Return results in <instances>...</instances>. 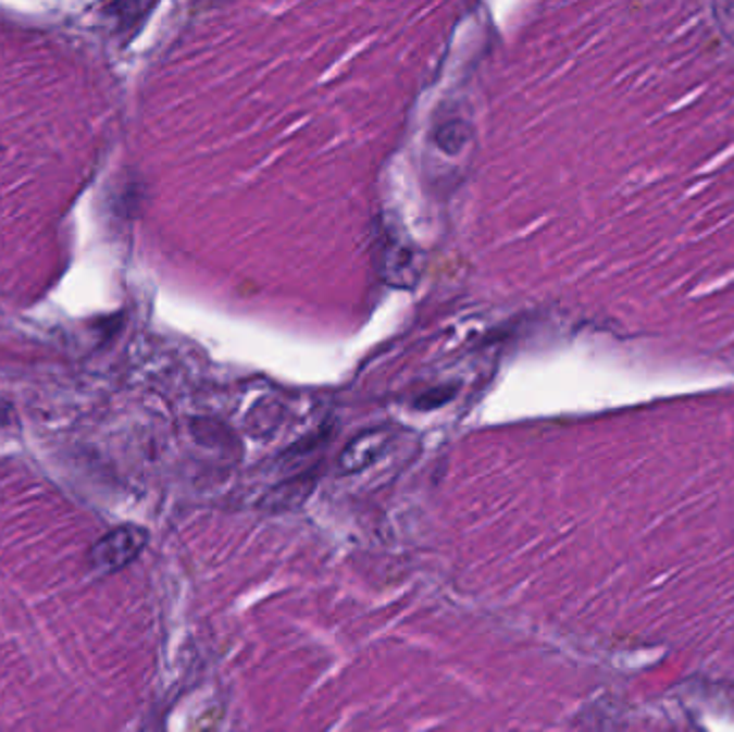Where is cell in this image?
<instances>
[{"label":"cell","mask_w":734,"mask_h":732,"mask_svg":"<svg viewBox=\"0 0 734 732\" xmlns=\"http://www.w3.org/2000/svg\"><path fill=\"white\" fill-rule=\"evenodd\" d=\"M149 544V531L136 524H123L105 533L90 548V566L97 573H114L134 563Z\"/></svg>","instance_id":"6da1fadb"},{"label":"cell","mask_w":734,"mask_h":732,"mask_svg":"<svg viewBox=\"0 0 734 732\" xmlns=\"http://www.w3.org/2000/svg\"><path fill=\"white\" fill-rule=\"evenodd\" d=\"M396 432L391 427H372L357 434L337 456L339 475H357L376 464L394 445Z\"/></svg>","instance_id":"7a4b0ae2"},{"label":"cell","mask_w":734,"mask_h":732,"mask_svg":"<svg viewBox=\"0 0 734 732\" xmlns=\"http://www.w3.org/2000/svg\"><path fill=\"white\" fill-rule=\"evenodd\" d=\"M319 477L314 475V471L301 473L299 477L286 480L282 484H277L275 488L269 489L266 496L262 498V509L266 511H290L301 507L312 492L316 489Z\"/></svg>","instance_id":"3957f363"},{"label":"cell","mask_w":734,"mask_h":732,"mask_svg":"<svg viewBox=\"0 0 734 732\" xmlns=\"http://www.w3.org/2000/svg\"><path fill=\"white\" fill-rule=\"evenodd\" d=\"M471 140V127L464 119L443 121L434 132V142L440 151L449 156H458Z\"/></svg>","instance_id":"277c9868"},{"label":"cell","mask_w":734,"mask_h":732,"mask_svg":"<svg viewBox=\"0 0 734 732\" xmlns=\"http://www.w3.org/2000/svg\"><path fill=\"white\" fill-rule=\"evenodd\" d=\"M718 22L722 24V30L726 33V37L734 41V4L718 7Z\"/></svg>","instance_id":"5b68a950"},{"label":"cell","mask_w":734,"mask_h":732,"mask_svg":"<svg viewBox=\"0 0 734 732\" xmlns=\"http://www.w3.org/2000/svg\"><path fill=\"white\" fill-rule=\"evenodd\" d=\"M9 419H11V407L4 400H0V427L7 425Z\"/></svg>","instance_id":"8992f818"}]
</instances>
